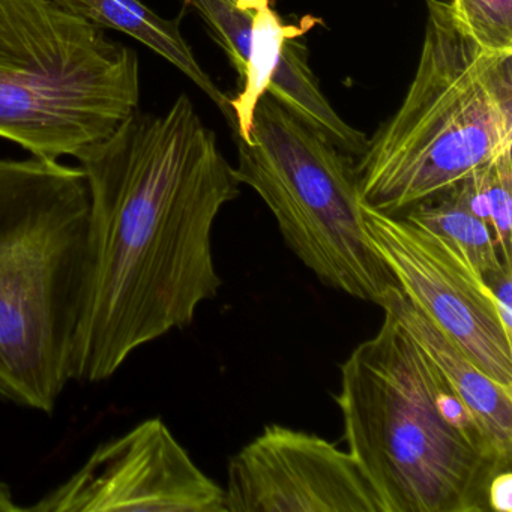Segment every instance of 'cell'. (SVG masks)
<instances>
[{
	"instance_id": "cell-17",
	"label": "cell",
	"mask_w": 512,
	"mask_h": 512,
	"mask_svg": "<svg viewBox=\"0 0 512 512\" xmlns=\"http://www.w3.org/2000/svg\"><path fill=\"white\" fill-rule=\"evenodd\" d=\"M491 512L512 511V475L511 470L500 473L490 485Z\"/></svg>"
},
{
	"instance_id": "cell-4",
	"label": "cell",
	"mask_w": 512,
	"mask_h": 512,
	"mask_svg": "<svg viewBox=\"0 0 512 512\" xmlns=\"http://www.w3.org/2000/svg\"><path fill=\"white\" fill-rule=\"evenodd\" d=\"M424 40L395 115L355 164L364 205L401 215L512 149V53L475 43L449 0H425Z\"/></svg>"
},
{
	"instance_id": "cell-18",
	"label": "cell",
	"mask_w": 512,
	"mask_h": 512,
	"mask_svg": "<svg viewBox=\"0 0 512 512\" xmlns=\"http://www.w3.org/2000/svg\"><path fill=\"white\" fill-rule=\"evenodd\" d=\"M25 508L19 506L11 493L10 485L0 482V512H23Z\"/></svg>"
},
{
	"instance_id": "cell-7",
	"label": "cell",
	"mask_w": 512,
	"mask_h": 512,
	"mask_svg": "<svg viewBox=\"0 0 512 512\" xmlns=\"http://www.w3.org/2000/svg\"><path fill=\"white\" fill-rule=\"evenodd\" d=\"M371 244L398 289L491 379L512 389V332L493 290L454 248L404 217L362 203Z\"/></svg>"
},
{
	"instance_id": "cell-13",
	"label": "cell",
	"mask_w": 512,
	"mask_h": 512,
	"mask_svg": "<svg viewBox=\"0 0 512 512\" xmlns=\"http://www.w3.org/2000/svg\"><path fill=\"white\" fill-rule=\"evenodd\" d=\"M401 217L418 224L454 248L488 287L496 283L506 269H512V265L503 263L487 221L473 211L464 181L448 193L415 206Z\"/></svg>"
},
{
	"instance_id": "cell-3",
	"label": "cell",
	"mask_w": 512,
	"mask_h": 512,
	"mask_svg": "<svg viewBox=\"0 0 512 512\" xmlns=\"http://www.w3.org/2000/svg\"><path fill=\"white\" fill-rule=\"evenodd\" d=\"M89 206L80 166L0 158V400L49 415L73 380Z\"/></svg>"
},
{
	"instance_id": "cell-16",
	"label": "cell",
	"mask_w": 512,
	"mask_h": 512,
	"mask_svg": "<svg viewBox=\"0 0 512 512\" xmlns=\"http://www.w3.org/2000/svg\"><path fill=\"white\" fill-rule=\"evenodd\" d=\"M490 289L493 290L503 325L509 332H512V269H506L497 278L496 283L491 284Z\"/></svg>"
},
{
	"instance_id": "cell-15",
	"label": "cell",
	"mask_w": 512,
	"mask_h": 512,
	"mask_svg": "<svg viewBox=\"0 0 512 512\" xmlns=\"http://www.w3.org/2000/svg\"><path fill=\"white\" fill-rule=\"evenodd\" d=\"M457 25L482 49L512 53V0H449Z\"/></svg>"
},
{
	"instance_id": "cell-9",
	"label": "cell",
	"mask_w": 512,
	"mask_h": 512,
	"mask_svg": "<svg viewBox=\"0 0 512 512\" xmlns=\"http://www.w3.org/2000/svg\"><path fill=\"white\" fill-rule=\"evenodd\" d=\"M224 503L226 512H382L349 451L278 424L230 458Z\"/></svg>"
},
{
	"instance_id": "cell-12",
	"label": "cell",
	"mask_w": 512,
	"mask_h": 512,
	"mask_svg": "<svg viewBox=\"0 0 512 512\" xmlns=\"http://www.w3.org/2000/svg\"><path fill=\"white\" fill-rule=\"evenodd\" d=\"M250 16L247 67L239 86L241 91L230 98L233 115V134L248 142L257 104L268 94L275 71L283 61L284 49L290 40L304 38L319 19L308 16L298 25H289L274 8V0H236Z\"/></svg>"
},
{
	"instance_id": "cell-10",
	"label": "cell",
	"mask_w": 512,
	"mask_h": 512,
	"mask_svg": "<svg viewBox=\"0 0 512 512\" xmlns=\"http://www.w3.org/2000/svg\"><path fill=\"white\" fill-rule=\"evenodd\" d=\"M380 308H388L403 323L469 407L494 448L512 460V389L487 376L398 286L388 293Z\"/></svg>"
},
{
	"instance_id": "cell-11",
	"label": "cell",
	"mask_w": 512,
	"mask_h": 512,
	"mask_svg": "<svg viewBox=\"0 0 512 512\" xmlns=\"http://www.w3.org/2000/svg\"><path fill=\"white\" fill-rule=\"evenodd\" d=\"M62 7L103 29L121 32L166 59L191 80L233 127L230 97L221 91L194 56L181 32L187 7L175 19H164L140 0H55Z\"/></svg>"
},
{
	"instance_id": "cell-14",
	"label": "cell",
	"mask_w": 512,
	"mask_h": 512,
	"mask_svg": "<svg viewBox=\"0 0 512 512\" xmlns=\"http://www.w3.org/2000/svg\"><path fill=\"white\" fill-rule=\"evenodd\" d=\"M473 211L493 230L503 263H511L512 149L500 152L464 181Z\"/></svg>"
},
{
	"instance_id": "cell-8",
	"label": "cell",
	"mask_w": 512,
	"mask_h": 512,
	"mask_svg": "<svg viewBox=\"0 0 512 512\" xmlns=\"http://www.w3.org/2000/svg\"><path fill=\"white\" fill-rule=\"evenodd\" d=\"M31 512H226L224 488L209 478L161 418L101 443Z\"/></svg>"
},
{
	"instance_id": "cell-6",
	"label": "cell",
	"mask_w": 512,
	"mask_h": 512,
	"mask_svg": "<svg viewBox=\"0 0 512 512\" xmlns=\"http://www.w3.org/2000/svg\"><path fill=\"white\" fill-rule=\"evenodd\" d=\"M235 140L236 179L265 202L293 254L325 286L380 307L397 283L365 232L353 157L269 94L250 140Z\"/></svg>"
},
{
	"instance_id": "cell-2",
	"label": "cell",
	"mask_w": 512,
	"mask_h": 512,
	"mask_svg": "<svg viewBox=\"0 0 512 512\" xmlns=\"http://www.w3.org/2000/svg\"><path fill=\"white\" fill-rule=\"evenodd\" d=\"M340 367L347 451L382 512H491L512 460L488 440L430 356L388 308Z\"/></svg>"
},
{
	"instance_id": "cell-1",
	"label": "cell",
	"mask_w": 512,
	"mask_h": 512,
	"mask_svg": "<svg viewBox=\"0 0 512 512\" xmlns=\"http://www.w3.org/2000/svg\"><path fill=\"white\" fill-rule=\"evenodd\" d=\"M77 161L91 206L73 380L100 383L218 295L212 230L241 184L185 94L163 115L136 110Z\"/></svg>"
},
{
	"instance_id": "cell-5",
	"label": "cell",
	"mask_w": 512,
	"mask_h": 512,
	"mask_svg": "<svg viewBox=\"0 0 512 512\" xmlns=\"http://www.w3.org/2000/svg\"><path fill=\"white\" fill-rule=\"evenodd\" d=\"M140 104L139 56L55 0H0V139L83 154Z\"/></svg>"
}]
</instances>
